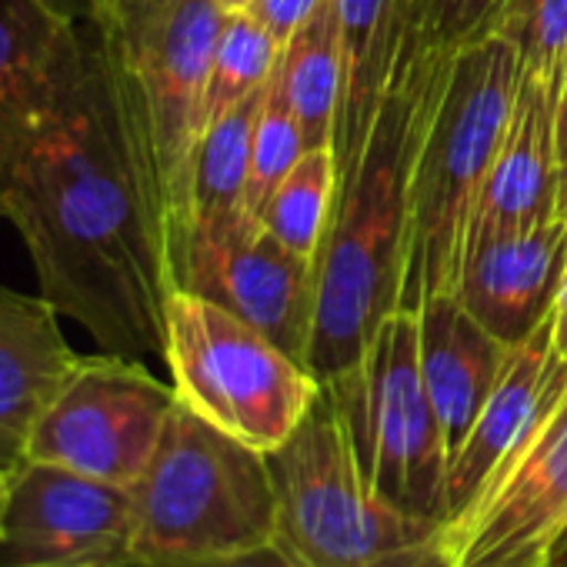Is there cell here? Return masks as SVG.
<instances>
[{
  "label": "cell",
  "mask_w": 567,
  "mask_h": 567,
  "mask_svg": "<svg viewBox=\"0 0 567 567\" xmlns=\"http://www.w3.org/2000/svg\"><path fill=\"white\" fill-rule=\"evenodd\" d=\"M177 404L144 361L81 354L68 381L31 431L24 461H48L107 484L134 487L151 464Z\"/></svg>",
  "instance_id": "9"
},
{
  "label": "cell",
  "mask_w": 567,
  "mask_h": 567,
  "mask_svg": "<svg viewBox=\"0 0 567 567\" xmlns=\"http://www.w3.org/2000/svg\"><path fill=\"white\" fill-rule=\"evenodd\" d=\"M341 34V101L334 121L338 190L354 177L381 107L424 34V0H334Z\"/></svg>",
  "instance_id": "15"
},
{
  "label": "cell",
  "mask_w": 567,
  "mask_h": 567,
  "mask_svg": "<svg viewBox=\"0 0 567 567\" xmlns=\"http://www.w3.org/2000/svg\"><path fill=\"white\" fill-rule=\"evenodd\" d=\"M338 204V161L331 147L305 151L274 187L260 227L291 254L318 260Z\"/></svg>",
  "instance_id": "22"
},
{
  "label": "cell",
  "mask_w": 567,
  "mask_h": 567,
  "mask_svg": "<svg viewBox=\"0 0 567 567\" xmlns=\"http://www.w3.org/2000/svg\"><path fill=\"white\" fill-rule=\"evenodd\" d=\"M38 295L101 351L164 361L174 295L164 237L87 11L64 21L44 114L8 184Z\"/></svg>",
  "instance_id": "1"
},
{
  "label": "cell",
  "mask_w": 567,
  "mask_h": 567,
  "mask_svg": "<svg viewBox=\"0 0 567 567\" xmlns=\"http://www.w3.org/2000/svg\"><path fill=\"white\" fill-rule=\"evenodd\" d=\"M361 477L388 504L444 524L447 444L417 358V311L398 308L364 368L341 384Z\"/></svg>",
  "instance_id": "8"
},
{
  "label": "cell",
  "mask_w": 567,
  "mask_h": 567,
  "mask_svg": "<svg viewBox=\"0 0 567 567\" xmlns=\"http://www.w3.org/2000/svg\"><path fill=\"white\" fill-rule=\"evenodd\" d=\"M318 4L321 0H257L250 14H257L264 21V28L284 44Z\"/></svg>",
  "instance_id": "27"
},
{
  "label": "cell",
  "mask_w": 567,
  "mask_h": 567,
  "mask_svg": "<svg viewBox=\"0 0 567 567\" xmlns=\"http://www.w3.org/2000/svg\"><path fill=\"white\" fill-rule=\"evenodd\" d=\"M274 544L295 567H454L447 527L371 494L341 394L321 384L295 434L267 454Z\"/></svg>",
  "instance_id": "5"
},
{
  "label": "cell",
  "mask_w": 567,
  "mask_h": 567,
  "mask_svg": "<svg viewBox=\"0 0 567 567\" xmlns=\"http://www.w3.org/2000/svg\"><path fill=\"white\" fill-rule=\"evenodd\" d=\"M260 97L264 91L240 101L237 107L210 121L200 137L197 161H194V184H190L187 264L197 254L224 247L244 230L260 227V224H250L247 217L250 147H254V124H257ZM184 277H187V267H184Z\"/></svg>",
  "instance_id": "20"
},
{
  "label": "cell",
  "mask_w": 567,
  "mask_h": 567,
  "mask_svg": "<svg viewBox=\"0 0 567 567\" xmlns=\"http://www.w3.org/2000/svg\"><path fill=\"white\" fill-rule=\"evenodd\" d=\"M68 18L51 0H0V217L8 184L44 114Z\"/></svg>",
  "instance_id": "19"
},
{
  "label": "cell",
  "mask_w": 567,
  "mask_h": 567,
  "mask_svg": "<svg viewBox=\"0 0 567 567\" xmlns=\"http://www.w3.org/2000/svg\"><path fill=\"white\" fill-rule=\"evenodd\" d=\"M557 161H560V184H564V214H567V71L557 104Z\"/></svg>",
  "instance_id": "30"
},
{
  "label": "cell",
  "mask_w": 567,
  "mask_h": 567,
  "mask_svg": "<svg viewBox=\"0 0 567 567\" xmlns=\"http://www.w3.org/2000/svg\"><path fill=\"white\" fill-rule=\"evenodd\" d=\"M567 270V217L477 240L454 284L457 305L504 348L524 344L554 311Z\"/></svg>",
  "instance_id": "13"
},
{
  "label": "cell",
  "mask_w": 567,
  "mask_h": 567,
  "mask_svg": "<svg viewBox=\"0 0 567 567\" xmlns=\"http://www.w3.org/2000/svg\"><path fill=\"white\" fill-rule=\"evenodd\" d=\"M134 494L48 461H21L0 507V567H134Z\"/></svg>",
  "instance_id": "11"
},
{
  "label": "cell",
  "mask_w": 567,
  "mask_h": 567,
  "mask_svg": "<svg viewBox=\"0 0 567 567\" xmlns=\"http://www.w3.org/2000/svg\"><path fill=\"white\" fill-rule=\"evenodd\" d=\"M514 0H424V34L441 51H464L494 38Z\"/></svg>",
  "instance_id": "26"
},
{
  "label": "cell",
  "mask_w": 567,
  "mask_h": 567,
  "mask_svg": "<svg viewBox=\"0 0 567 567\" xmlns=\"http://www.w3.org/2000/svg\"><path fill=\"white\" fill-rule=\"evenodd\" d=\"M557 567H567V564H557Z\"/></svg>",
  "instance_id": "35"
},
{
  "label": "cell",
  "mask_w": 567,
  "mask_h": 567,
  "mask_svg": "<svg viewBox=\"0 0 567 567\" xmlns=\"http://www.w3.org/2000/svg\"><path fill=\"white\" fill-rule=\"evenodd\" d=\"M184 567H295V564L284 557V550L274 540H267V544H257V547L204 557V560H194V564H184Z\"/></svg>",
  "instance_id": "28"
},
{
  "label": "cell",
  "mask_w": 567,
  "mask_h": 567,
  "mask_svg": "<svg viewBox=\"0 0 567 567\" xmlns=\"http://www.w3.org/2000/svg\"><path fill=\"white\" fill-rule=\"evenodd\" d=\"M308 151L301 121L277 81V68L264 87L257 124H254V147H250V181H247V217L250 224H260V214L274 194V187L284 181L301 154Z\"/></svg>",
  "instance_id": "24"
},
{
  "label": "cell",
  "mask_w": 567,
  "mask_h": 567,
  "mask_svg": "<svg viewBox=\"0 0 567 567\" xmlns=\"http://www.w3.org/2000/svg\"><path fill=\"white\" fill-rule=\"evenodd\" d=\"M567 537V378L477 504L447 527L454 567H554Z\"/></svg>",
  "instance_id": "10"
},
{
  "label": "cell",
  "mask_w": 567,
  "mask_h": 567,
  "mask_svg": "<svg viewBox=\"0 0 567 567\" xmlns=\"http://www.w3.org/2000/svg\"><path fill=\"white\" fill-rule=\"evenodd\" d=\"M164 364L181 404L264 454L295 434L321 391L301 361L194 291L167 301Z\"/></svg>",
  "instance_id": "7"
},
{
  "label": "cell",
  "mask_w": 567,
  "mask_h": 567,
  "mask_svg": "<svg viewBox=\"0 0 567 567\" xmlns=\"http://www.w3.org/2000/svg\"><path fill=\"white\" fill-rule=\"evenodd\" d=\"M280 51L284 44L264 28L257 14H227L207 78V124L264 91L280 61Z\"/></svg>",
  "instance_id": "23"
},
{
  "label": "cell",
  "mask_w": 567,
  "mask_h": 567,
  "mask_svg": "<svg viewBox=\"0 0 567 567\" xmlns=\"http://www.w3.org/2000/svg\"><path fill=\"white\" fill-rule=\"evenodd\" d=\"M131 494L134 567H184L274 537L277 494L267 454L181 401Z\"/></svg>",
  "instance_id": "6"
},
{
  "label": "cell",
  "mask_w": 567,
  "mask_h": 567,
  "mask_svg": "<svg viewBox=\"0 0 567 567\" xmlns=\"http://www.w3.org/2000/svg\"><path fill=\"white\" fill-rule=\"evenodd\" d=\"M520 58V71L537 78L560 104L567 71V0H514L501 31Z\"/></svg>",
  "instance_id": "25"
},
{
  "label": "cell",
  "mask_w": 567,
  "mask_h": 567,
  "mask_svg": "<svg viewBox=\"0 0 567 567\" xmlns=\"http://www.w3.org/2000/svg\"><path fill=\"white\" fill-rule=\"evenodd\" d=\"M54 8H61L64 14H78V11H84L87 8V0H51Z\"/></svg>",
  "instance_id": "32"
},
{
  "label": "cell",
  "mask_w": 567,
  "mask_h": 567,
  "mask_svg": "<svg viewBox=\"0 0 567 567\" xmlns=\"http://www.w3.org/2000/svg\"><path fill=\"white\" fill-rule=\"evenodd\" d=\"M181 291L217 301L308 368L318 311V260L291 254L264 227H250L224 247L197 254L187 264Z\"/></svg>",
  "instance_id": "12"
},
{
  "label": "cell",
  "mask_w": 567,
  "mask_h": 567,
  "mask_svg": "<svg viewBox=\"0 0 567 567\" xmlns=\"http://www.w3.org/2000/svg\"><path fill=\"white\" fill-rule=\"evenodd\" d=\"M564 557H567V537L560 540V547H557V560H554V564H560Z\"/></svg>",
  "instance_id": "34"
},
{
  "label": "cell",
  "mask_w": 567,
  "mask_h": 567,
  "mask_svg": "<svg viewBox=\"0 0 567 567\" xmlns=\"http://www.w3.org/2000/svg\"><path fill=\"white\" fill-rule=\"evenodd\" d=\"M517 81L520 58L504 34L451 58L411 164L398 308L421 311L424 301L454 295Z\"/></svg>",
  "instance_id": "4"
},
{
  "label": "cell",
  "mask_w": 567,
  "mask_h": 567,
  "mask_svg": "<svg viewBox=\"0 0 567 567\" xmlns=\"http://www.w3.org/2000/svg\"><path fill=\"white\" fill-rule=\"evenodd\" d=\"M501 341H494L454 295L424 301L417 311V358L427 398L441 421L447 444V464L481 414L491 388L507 361Z\"/></svg>",
  "instance_id": "18"
},
{
  "label": "cell",
  "mask_w": 567,
  "mask_h": 567,
  "mask_svg": "<svg viewBox=\"0 0 567 567\" xmlns=\"http://www.w3.org/2000/svg\"><path fill=\"white\" fill-rule=\"evenodd\" d=\"M8 481H11V474H8V471H0V507H4V494H8Z\"/></svg>",
  "instance_id": "33"
},
{
  "label": "cell",
  "mask_w": 567,
  "mask_h": 567,
  "mask_svg": "<svg viewBox=\"0 0 567 567\" xmlns=\"http://www.w3.org/2000/svg\"><path fill=\"white\" fill-rule=\"evenodd\" d=\"M567 378V361L550 348V318L524 344L507 351L467 437L454 451L444 481V527H454L487 491L507 457L530 437L554 391Z\"/></svg>",
  "instance_id": "14"
},
{
  "label": "cell",
  "mask_w": 567,
  "mask_h": 567,
  "mask_svg": "<svg viewBox=\"0 0 567 567\" xmlns=\"http://www.w3.org/2000/svg\"><path fill=\"white\" fill-rule=\"evenodd\" d=\"M277 81L301 121L308 151L331 147L341 101V34L334 0H321L284 41Z\"/></svg>",
  "instance_id": "21"
},
{
  "label": "cell",
  "mask_w": 567,
  "mask_h": 567,
  "mask_svg": "<svg viewBox=\"0 0 567 567\" xmlns=\"http://www.w3.org/2000/svg\"><path fill=\"white\" fill-rule=\"evenodd\" d=\"M451 58L421 34L381 107L361 167L338 190L318 257V311L308 348V371L318 384L351 381L398 311L411 164Z\"/></svg>",
  "instance_id": "2"
},
{
  "label": "cell",
  "mask_w": 567,
  "mask_h": 567,
  "mask_svg": "<svg viewBox=\"0 0 567 567\" xmlns=\"http://www.w3.org/2000/svg\"><path fill=\"white\" fill-rule=\"evenodd\" d=\"M181 291L190 184L207 131V78L224 11L214 0H87Z\"/></svg>",
  "instance_id": "3"
},
{
  "label": "cell",
  "mask_w": 567,
  "mask_h": 567,
  "mask_svg": "<svg viewBox=\"0 0 567 567\" xmlns=\"http://www.w3.org/2000/svg\"><path fill=\"white\" fill-rule=\"evenodd\" d=\"M550 348L567 361V270H564L560 291H557L554 311H550Z\"/></svg>",
  "instance_id": "29"
},
{
  "label": "cell",
  "mask_w": 567,
  "mask_h": 567,
  "mask_svg": "<svg viewBox=\"0 0 567 567\" xmlns=\"http://www.w3.org/2000/svg\"><path fill=\"white\" fill-rule=\"evenodd\" d=\"M58 308L0 284V471H14L34 424L78 364Z\"/></svg>",
  "instance_id": "17"
},
{
  "label": "cell",
  "mask_w": 567,
  "mask_h": 567,
  "mask_svg": "<svg viewBox=\"0 0 567 567\" xmlns=\"http://www.w3.org/2000/svg\"><path fill=\"white\" fill-rule=\"evenodd\" d=\"M554 217H567L557 161V97L537 78L520 71L514 107L484 181L467 250L484 237L520 234Z\"/></svg>",
  "instance_id": "16"
},
{
  "label": "cell",
  "mask_w": 567,
  "mask_h": 567,
  "mask_svg": "<svg viewBox=\"0 0 567 567\" xmlns=\"http://www.w3.org/2000/svg\"><path fill=\"white\" fill-rule=\"evenodd\" d=\"M214 4H217L224 14H244V11H254L257 0H214Z\"/></svg>",
  "instance_id": "31"
}]
</instances>
